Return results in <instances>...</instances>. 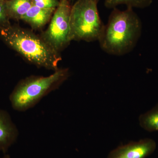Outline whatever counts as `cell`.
<instances>
[{"label": "cell", "instance_id": "1", "mask_svg": "<svg viewBox=\"0 0 158 158\" xmlns=\"http://www.w3.org/2000/svg\"><path fill=\"white\" fill-rule=\"evenodd\" d=\"M98 40L102 50L111 55L122 56L135 47L141 37L142 24L133 10L114 8Z\"/></svg>", "mask_w": 158, "mask_h": 158}, {"label": "cell", "instance_id": "2", "mask_svg": "<svg viewBox=\"0 0 158 158\" xmlns=\"http://www.w3.org/2000/svg\"><path fill=\"white\" fill-rule=\"evenodd\" d=\"M0 35L7 45L32 64L54 71L59 69L58 64L62 60L59 52L41 36L11 25L0 30Z\"/></svg>", "mask_w": 158, "mask_h": 158}, {"label": "cell", "instance_id": "3", "mask_svg": "<svg viewBox=\"0 0 158 158\" xmlns=\"http://www.w3.org/2000/svg\"><path fill=\"white\" fill-rule=\"evenodd\" d=\"M68 69H61L48 77L31 76L20 81L10 94L12 108L23 112L33 108L51 91L68 79Z\"/></svg>", "mask_w": 158, "mask_h": 158}, {"label": "cell", "instance_id": "4", "mask_svg": "<svg viewBox=\"0 0 158 158\" xmlns=\"http://www.w3.org/2000/svg\"><path fill=\"white\" fill-rule=\"evenodd\" d=\"M99 0H77L71 9L70 41H98L105 25L98 9Z\"/></svg>", "mask_w": 158, "mask_h": 158}, {"label": "cell", "instance_id": "5", "mask_svg": "<svg viewBox=\"0 0 158 158\" xmlns=\"http://www.w3.org/2000/svg\"><path fill=\"white\" fill-rule=\"evenodd\" d=\"M71 9L69 0H60L48 28L41 36L58 52L66 48L71 42L69 37Z\"/></svg>", "mask_w": 158, "mask_h": 158}, {"label": "cell", "instance_id": "6", "mask_svg": "<svg viewBox=\"0 0 158 158\" xmlns=\"http://www.w3.org/2000/svg\"><path fill=\"white\" fill-rule=\"evenodd\" d=\"M156 143L152 138L131 141L111 151L107 158H147L156 148Z\"/></svg>", "mask_w": 158, "mask_h": 158}, {"label": "cell", "instance_id": "7", "mask_svg": "<svg viewBox=\"0 0 158 158\" xmlns=\"http://www.w3.org/2000/svg\"><path fill=\"white\" fill-rule=\"evenodd\" d=\"M19 131L6 110L0 109V151L6 154L15 143Z\"/></svg>", "mask_w": 158, "mask_h": 158}, {"label": "cell", "instance_id": "8", "mask_svg": "<svg viewBox=\"0 0 158 158\" xmlns=\"http://www.w3.org/2000/svg\"><path fill=\"white\" fill-rule=\"evenodd\" d=\"M55 10L41 9L33 5L22 20L28 23L32 28L41 29L49 21Z\"/></svg>", "mask_w": 158, "mask_h": 158}, {"label": "cell", "instance_id": "9", "mask_svg": "<svg viewBox=\"0 0 158 158\" xmlns=\"http://www.w3.org/2000/svg\"><path fill=\"white\" fill-rule=\"evenodd\" d=\"M9 18L22 19L33 5L32 0H11L5 2Z\"/></svg>", "mask_w": 158, "mask_h": 158}, {"label": "cell", "instance_id": "10", "mask_svg": "<svg viewBox=\"0 0 158 158\" xmlns=\"http://www.w3.org/2000/svg\"><path fill=\"white\" fill-rule=\"evenodd\" d=\"M139 123L141 127L148 132H158V103L152 109L140 115Z\"/></svg>", "mask_w": 158, "mask_h": 158}, {"label": "cell", "instance_id": "11", "mask_svg": "<svg viewBox=\"0 0 158 158\" xmlns=\"http://www.w3.org/2000/svg\"><path fill=\"white\" fill-rule=\"evenodd\" d=\"M153 0H105V6L114 9L120 5H125L130 8H144L150 6Z\"/></svg>", "mask_w": 158, "mask_h": 158}, {"label": "cell", "instance_id": "12", "mask_svg": "<svg viewBox=\"0 0 158 158\" xmlns=\"http://www.w3.org/2000/svg\"><path fill=\"white\" fill-rule=\"evenodd\" d=\"M9 16L6 10V4L0 0V30L11 25L9 21Z\"/></svg>", "mask_w": 158, "mask_h": 158}, {"label": "cell", "instance_id": "13", "mask_svg": "<svg viewBox=\"0 0 158 158\" xmlns=\"http://www.w3.org/2000/svg\"><path fill=\"white\" fill-rule=\"evenodd\" d=\"M32 4L43 9H56L59 5L57 0H32Z\"/></svg>", "mask_w": 158, "mask_h": 158}, {"label": "cell", "instance_id": "14", "mask_svg": "<svg viewBox=\"0 0 158 158\" xmlns=\"http://www.w3.org/2000/svg\"><path fill=\"white\" fill-rule=\"evenodd\" d=\"M0 158H11L10 157V156L8 154H5V156L3 157Z\"/></svg>", "mask_w": 158, "mask_h": 158}, {"label": "cell", "instance_id": "15", "mask_svg": "<svg viewBox=\"0 0 158 158\" xmlns=\"http://www.w3.org/2000/svg\"><path fill=\"white\" fill-rule=\"evenodd\" d=\"M2 1H3L4 2H9V1H11V0H2Z\"/></svg>", "mask_w": 158, "mask_h": 158}]
</instances>
